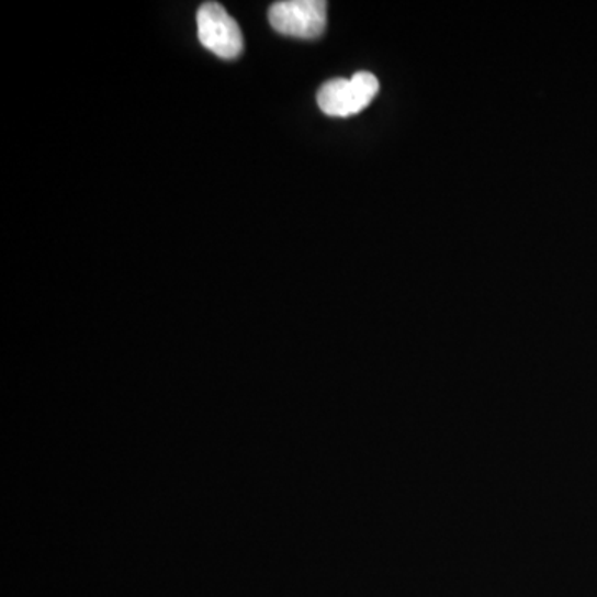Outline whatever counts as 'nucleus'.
Instances as JSON below:
<instances>
[{
    "label": "nucleus",
    "mask_w": 597,
    "mask_h": 597,
    "mask_svg": "<svg viewBox=\"0 0 597 597\" xmlns=\"http://www.w3.org/2000/svg\"><path fill=\"white\" fill-rule=\"evenodd\" d=\"M269 24L279 34L295 38L320 37L327 27V2L282 0L269 9Z\"/></svg>",
    "instance_id": "obj_2"
},
{
    "label": "nucleus",
    "mask_w": 597,
    "mask_h": 597,
    "mask_svg": "<svg viewBox=\"0 0 597 597\" xmlns=\"http://www.w3.org/2000/svg\"><path fill=\"white\" fill-rule=\"evenodd\" d=\"M196 21L198 38L203 47L226 60L241 55L245 48L241 29L223 5L206 2L198 11Z\"/></svg>",
    "instance_id": "obj_3"
},
{
    "label": "nucleus",
    "mask_w": 597,
    "mask_h": 597,
    "mask_svg": "<svg viewBox=\"0 0 597 597\" xmlns=\"http://www.w3.org/2000/svg\"><path fill=\"white\" fill-rule=\"evenodd\" d=\"M379 80L370 71H357L352 79H334L317 93L319 109L329 116H350L365 110L379 93Z\"/></svg>",
    "instance_id": "obj_1"
}]
</instances>
